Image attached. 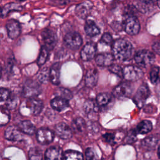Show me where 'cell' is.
<instances>
[{
	"label": "cell",
	"mask_w": 160,
	"mask_h": 160,
	"mask_svg": "<svg viewBox=\"0 0 160 160\" xmlns=\"http://www.w3.org/2000/svg\"><path fill=\"white\" fill-rule=\"evenodd\" d=\"M114 58L112 54L103 52L98 54L95 58L96 63L100 66H111L112 65Z\"/></svg>",
	"instance_id": "cell-18"
},
{
	"label": "cell",
	"mask_w": 160,
	"mask_h": 160,
	"mask_svg": "<svg viewBox=\"0 0 160 160\" xmlns=\"http://www.w3.org/2000/svg\"><path fill=\"white\" fill-rule=\"evenodd\" d=\"M149 88L146 84H143L141 86H140L138 89L137 90L134 97V101L138 107L141 108L144 105L146 100L149 97Z\"/></svg>",
	"instance_id": "cell-10"
},
{
	"label": "cell",
	"mask_w": 160,
	"mask_h": 160,
	"mask_svg": "<svg viewBox=\"0 0 160 160\" xmlns=\"http://www.w3.org/2000/svg\"><path fill=\"white\" fill-rule=\"evenodd\" d=\"M17 99L14 97L13 98H9L7 101L6 103V108L8 109H14L17 105Z\"/></svg>",
	"instance_id": "cell-39"
},
{
	"label": "cell",
	"mask_w": 160,
	"mask_h": 160,
	"mask_svg": "<svg viewBox=\"0 0 160 160\" xmlns=\"http://www.w3.org/2000/svg\"><path fill=\"white\" fill-rule=\"evenodd\" d=\"M134 60L139 66L146 68L154 62L155 56L150 51L142 49L138 51L135 54Z\"/></svg>",
	"instance_id": "cell-3"
},
{
	"label": "cell",
	"mask_w": 160,
	"mask_h": 160,
	"mask_svg": "<svg viewBox=\"0 0 160 160\" xmlns=\"http://www.w3.org/2000/svg\"><path fill=\"white\" fill-rule=\"evenodd\" d=\"M96 45L93 42H87L82 48L80 52V56L82 60L88 61L93 59L96 52Z\"/></svg>",
	"instance_id": "cell-12"
},
{
	"label": "cell",
	"mask_w": 160,
	"mask_h": 160,
	"mask_svg": "<svg viewBox=\"0 0 160 160\" xmlns=\"http://www.w3.org/2000/svg\"><path fill=\"white\" fill-rule=\"evenodd\" d=\"M38 78L42 83L46 82L48 79H49V70H48L47 68L42 69L38 75Z\"/></svg>",
	"instance_id": "cell-36"
},
{
	"label": "cell",
	"mask_w": 160,
	"mask_h": 160,
	"mask_svg": "<svg viewBox=\"0 0 160 160\" xmlns=\"http://www.w3.org/2000/svg\"><path fill=\"white\" fill-rule=\"evenodd\" d=\"M41 36L44 43V46L49 49H52L56 44L57 36L54 31L50 29H44L41 32Z\"/></svg>",
	"instance_id": "cell-9"
},
{
	"label": "cell",
	"mask_w": 160,
	"mask_h": 160,
	"mask_svg": "<svg viewBox=\"0 0 160 160\" xmlns=\"http://www.w3.org/2000/svg\"><path fill=\"white\" fill-rule=\"evenodd\" d=\"M4 137L9 141H19L22 140L23 134L18 126H10L5 130Z\"/></svg>",
	"instance_id": "cell-15"
},
{
	"label": "cell",
	"mask_w": 160,
	"mask_h": 160,
	"mask_svg": "<svg viewBox=\"0 0 160 160\" xmlns=\"http://www.w3.org/2000/svg\"><path fill=\"white\" fill-rule=\"evenodd\" d=\"M84 31L86 34L90 37H94L95 36H97L101 32L100 29L96 24L94 21L91 19H88L86 21Z\"/></svg>",
	"instance_id": "cell-21"
},
{
	"label": "cell",
	"mask_w": 160,
	"mask_h": 160,
	"mask_svg": "<svg viewBox=\"0 0 160 160\" xmlns=\"http://www.w3.org/2000/svg\"><path fill=\"white\" fill-rule=\"evenodd\" d=\"M122 75L127 81H137L143 76V72L139 67L129 65L122 69Z\"/></svg>",
	"instance_id": "cell-7"
},
{
	"label": "cell",
	"mask_w": 160,
	"mask_h": 160,
	"mask_svg": "<svg viewBox=\"0 0 160 160\" xmlns=\"http://www.w3.org/2000/svg\"><path fill=\"white\" fill-rule=\"evenodd\" d=\"M29 160H43L41 151L37 147H34L29 151Z\"/></svg>",
	"instance_id": "cell-33"
},
{
	"label": "cell",
	"mask_w": 160,
	"mask_h": 160,
	"mask_svg": "<svg viewBox=\"0 0 160 160\" xmlns=\"http://www.w3.org/2000/svg\"><path fill=\"white\" fill-rule=\"evenodd\" d=\"M136 134L134 133V132H131L130 134L128 136V142L131 143V142H134V141H136Z\"/></svg>",
	"instance_id": "cell-45"
},
{
	"label": "cell",
	"mask_w": 160,
	"mask_h": 160,
	"mask_svg": "<svg viewBox=\"0 0 160 160\" xmlns=\"http://www.w3.org/2000/svg\"><path fill=\"white\" fill-rule=\"evenodd\" d=\"M159 68L158 67H153L150 72V79L152 83L156 84L159 81Z\"/></svg>",
	"instance_id": "cell-37"
},
{
	"label": "cell",
	"mask_w": 160,
	"mask_h": 160,
	"mask_svg": "<svg viewBox=\"0 0 160 160\" xmlns=\"http://www.w3.org/2000/svg\"><path fill=\"white\" fill-rule=\"evenodd\" d=\"M132 92V88L130 83L124 82L116 86L113 91V95L119 99L126 98L129 97Z\"/></svg>",
	"instance_id": "cell-8"
},
{
	"label": "cell",
	"mask_w": 160,
	"mask_h": 160,
	"mask_svg": "<svg viewBox=\"0 0 160 160\" xmlns=\"http://www.w3.org/2000/svg\"><path fill=\"white\" fill-rule=\"evenodd\" d=\"M158 6H159V8H160V1H158Z\"/></svg>",
	"instance_id": "cell-47"
},
{
	"label": "cell",
	"mask_w": 160,
	"mask_h": 160,
	"mask_svg": "<svg viewBox=\"0 0 160 160\" xmlns=\"http://www.w3.org/2000/svg\"><path fill=\"white\" fill-rule=\"evenodd\" d=\"M152 124L150 121L143 120L136 127V131L139 134H146L152 130Z\"/></svg>",
	"instance_id": "cell-26"
},
{
	"label": "cell",
	"mask_w": 160,
	"mask_h": 160,
	"mask_svg": "<svg viewBox=\"0 0 160 160\" xmlns=\"http://www.w3.org/2000/svg\"><path fill=\"white\" fill-rule=\"evenodd\" d=\"M41 91L40 86L32 80H28L24 84L22 94L24 97L28 99L34 98Z\"/></svg>",
	"instance_id": "cell-5"
},
{
	"label": "cell",
	"mask_w": 160,
	"mask_h": 160,
	"mask_svg": "<svg viewBox=\"0 0 160 160\" xmlns=\"http://www.w3.org/2000/svg\"><path fill=\"white\" fill-rule=\"evenodd\" d=\"M54 137V132L46 128H39L36 132V139L41 144H48L51 143Z\"/></svg>",
	"instance_id": "cell-11"
},
{
	"label": "cell",
	"mask_w": 160,
	"mask_h": 160,
	"mask_svg": "<svg viewBox=\"0 0 160 160\" xmlns=\"http://www.w3.org/2000/svg\"><path fill=\"white\" fill-rule=\"evenodd\" d=\"M43 108L42 102L38 99H28L24 101L20 106V112L24 116L38 115Z\"/></svg>",
	"instance_id": "cell-2"
},
{
	"label": "cell",
	"mask_w": 160,
	"mask_h": 160,
	"mask_svg": "<svg viewBox=\"0 0 160 160\" xmlns=\"http://www.w3.org/2000/svg\"><path fill=\"white\" fill-rule=\"evenodd\" d=\"M56 96L61 97L66 100H69L72 98V94L71 92L66 88H59L56 91Z\"/></svg>",
	"instance_id": "cell-34"
},
{
	"label": "cell",
	"mask_w": 160,
	"mask_h": 160,
	"mask_svg": "<svg viewBox=\"0 0 160 160\" xmlns=\"http://www.w3.org/2000/svg\"><path fill=\"white\" fill-rule=\"evenodd\" d=\"M136 8L142 13H149L154 8V3L152 1H140L135 3Z\"/></svg>",
	"instance_id": "cell-24"
},
{
	"label": "cell",
	"mask_w": 160,
	"mask_h": 160,
	"mask_svg": "<svg viewBox=\"0 0 160 160\" xmlns=\"http://www.w3.org/2000/svg\"><path fill=\"white\" fill-rule=\"evenodd\" d=\"M111 100V95L108 92H101L97 95L96 102L99 106H104L108 104Z\"/></svg>",
	"instance_id": "cell-31"
},
{
	"label": "cell",
	"mask_w": 160,
	"mask_h": 160,
	"mask_svg": "<svg viewBox=\"0 0 160 160\" xmlns=\"http://www.w3.org/2000/svg\"><path fill=\"white\" fill-rule=\"evenodd\" d=\"M10 98V92L8 89L1 88L0 89V99L1 102L7 101Z\"/></svg>",
	"instance_id": "cell-40"
},
{
	"label": "cell",
	"mask_w": 160,
	"mask_h": 160,
	"mask_svg": "<svg viewBox=\"0 0 160 160\" xmlns=\"http://www.w3.org/2000/svg\"><path fill=\"white\" fill-rule=\"evenodd\" d=\"M6 28L9 38L12 39L17 38L20 34L21 26L19 22L15 19H9L6 22Z\"/></svg>",
	"instance_id": "cell-13"
},
{
	"label": "cell",
	"mask_w": 160,
	"mask_h": 160,
	"mask_svg": "<svg viewBox=\"0 0 160 160\" xmlns=\"http://www.w3.org/2000/svg\"><path fill=\"white\" fill-rule=\"evenodd\" d=\"M152 48L155 52L160 54V42H156L154 43L152 46Z\"/></svg>",
	"instance_id": "cell-44"
},
{
	"label": "cell",
	"mask_w": 160,
	"mask_h": 160,
	"mask_svg": "<svg viewBox=\"0 0 160 160\" xmlns=\"http://www.w3.org/2000/svg\"><path fill=\"white\" fill-rule=\"evenodd\" d=\"M18 127L22 132L29 135L33 134L36 131L34 125L29 120H24L21 121L18 124Z\"/></svg>",
	"instance_id": "cell-23"
},
{
	"label": "cell",
	"mask_w": 160,
	"mask_h": 160,
	"mask_svg": "<svg viewBox=\"0 0 160 160\" xmlns=\"http://www.w3.org/2000/svg\"><path fill=\"white\" fill-rule=\"evenodd\" d=\"M100 42H102L105 44L109 45L112 42V38L109 32H105L102 36V37L100 39Z\"/></svg>",
	"instance_id": "cell-41"
},
{
	"label": "cell",
	"mask_w": 160,
	"mask_h": 160,
	"mask_svg": "<svg viewBox=\"0 0 160 160\" xmlns=\"http://www.w3.org/2000/svg\"><path fill=\"white\" fill-rule=\"evenodd\" d=\"M50 103L51 107L58 111H61L69 106V102L68 100L58 96L54 98L51 101Z\"/></svg>",
	"instance_id": "cell-22"
},
{
	"label": "cell",
	"mask_w": 160,
	"mask_h": 160,
	"mask_svg": "<svg viewBox=\"0 0 160 160\" xmlns=\"http://www.w3.org/2000/svg\"><path fill=\"white\" fill-rule=\"evenodd\" d=\"M112 52L114 58L120 61L130 59L132 52L131 43L124 39H116L112 44Z\"/></svg>",
	"instance_id": "cell-1"
},
{
	"label": "cell",
	"mask_w": 160,
	"mask_h": 160,
	"mask_svg": "<svg viewBox=\"0 0 160 160\" xmlns=\"http://www.w3.org/2000/svg\"><path fill=\"white\" fill-rule=\"evenodd\" d=\"M63 160H84V158L81 152L69 149L64 152Z\"/></svg>",
	"instance_id": "cell-27"
},
{
	"label": "cell",
	"mask_w": 160,
	"mask_h": 160,
	"mask_svg": "<svg viewBox=\"0 0 160 160\" xmlns=\"http://www.w3.org/2000/svg\"><path fill=\"white\" fill-rule=\"evenodd\" d=\"M49 56V49L45 46H42L40 49L39 54L37 60V63L38 66H41L43 65L47 61Z\"/></svg>",
	"instance_id": "cell-30"
},
{
	"label": "cell",
	"mask_w": 160,
	"mask_h": 160,
	"mask_svg": "<svg viewBox=\"0 0 160 160\" xmlns=\"http://www.w3.org/2000/svg\"><path fill=\"white\" fill-rule=\"evenodd\" d=\"M98 105L96 101L91 99H88L84 103L83 109L85 112L87 114H91L92 112H96L98 110Z\"/></svg>",
	"instance_id": "cell-29"
},
{
	"label": "cell",
	"mask_w": 160,
	"mask_h": 160,
	"mask_svg": "<svg viewBox=\"0 0 160 160\" xmlns=\"http://www.w3.org/2000/svg\"><path fill=\"white\" fill-rule=\"evenodd\" d=\"M98 80V72L96 69H89L85 75V84L88 88L94 87Z\"/></svg>",
	"instance_id": "cell-20"
},
{
	"label": "cell",
	"mask_w": 160,
	"mask_h": 160,
	"mask_svg": "<svg viewBox=\"0 0 160 160\" xmlns=\"http://www.w3.org/2000/svg\"><path fill=\"white\" fill-rule=\"evenodd\" d=\"M159 139L156 135H151L146 138H144L141 144L144 148L148 149H152L154 148L156 144H158Z\"/></svg>",
	"instance_id": "cell-28"
},
{
	"label": "cell",
	"mask_w": 160,
	"mask_h": 160,
	"mask_svg": "<svg viewBox=\"0 0 160 160\" xmlns=\"http://www.w3.org/2000/svg\"><path fill=\"white\" fill-rule=\"evenodd\" d=\"M62 149L59 147L52 146L48 148L44 154V160H63Z\"/></svg>",
	"instance_id": "cell-17"
},
{
	"label": "cell",
	"mask_w": 160,
	"mask_h": 160,
	"mask_svg": "<svg viewBox=\"0 0 160 160\" xmlns=\"http://www.w3.org/2000/svg\"><path fill=\"white\" fill-rule=\"evenodd\" d=\"M109 71L111 72L116 74L119 77H123L122 69H121V68L120 66H119L118 65L112 64V66H111L109 67Z\"/></svg>",
	"instance_id": "cell-42"
},
{
	"label": "cell",
	"mask_w": 160,
	"mask_h": 160,
	"mask_svg": "<svg viewBox=\"0 0 160 160\" xmlns=\"http://www.w3.org/2000/svg\"><path fill=\"white\" fill-rule=\"evenodd\" d=\"M158 155L159 156V158H160V145L158 147Z\"/></svg>",
	"instance_id": "cell-46"
},
{
	"label": "cell",
	"mask_w": 160,
	"mask_h": 160,
	"mask_svg": "<svg viewBox=\"0 0 160 160\" xmlns=\"http://www.w3.org/2000/svg\"><path fill=\"white\" fill-rule=\"evenodd\" d=\"M22 8V6L19 3H16V2L8 3L5 4L3 6V8H2L1 9V17L3 18L6 16L9 12L12 11H21Z\"/></svg>",
	"instance_id": "cell-25"
},
{
	"label": "cell",
	"mask_w": 160,
	"mask_h": 160,
	"mask_svg": "<svg viewBox=\"0 0 160 160\" xmlns=\"http://www.w3.org/2000/svg\"><path fill=\"white\" fill-rule=\"evenodd\" d=\"M72 127L74 130L78 132H82L85 129L86 123L84 120L80 117L74 119L72 122Z\"/></svg>",
	"instance_id": "cell-32"
},
{
	"label": "cell",
	"mask_w": 160,
	"mask_h": 160,
	"mask_svg": "<svg viewBox=\"0 0 160 160\" xmlns=\"http://www.w3.org/2000/svg\"><path fill=\"white\" fill-rule=\"evenodd\" d=\"M61 67V63L58 62L53 64L49 69V81L54 85L60 83Z\"/></svg>",
	"instance_id": "cell-19"
},
{
	"label": "cell",
	"mask_w": 160,
	"mask_h": 160,
	"mask_svg": "<svg viewBox=\"0 0 160 160\" xmlns=\"http://www.w3.org/2000/svg\"><path fill=\"white\" fill-rule=\"evenodd\" d=\"M56 134L62 139H68L72 137V132L70 127L66 123L61 122L58 123L54 128Z\"/></svg>",
	"instance_id": "cell-14"
},
{
	"label": "cell",
	"mask_w": 160,
	"mask_h": 160,
	"mask_svg": "<svg viewBox=\"0 0 160 160\" xmlns=\"http://www.w3.org/2000/svg\"><path fill=\"white\" fill-rule=\"evenodd\" d=\"M92 3L91 1H85L78 4L75 8L76 14L81 19L86 18L90 13Z\"/></svg>",
	"instance_id": "cell-16"
},
{
	"label": "cell",
	"mask_w": 160,
	"mask_h": 160,
	"mask_svg": "<svg viewBox=\"0 0 160 160\" xmlns=\"http://www.w3.org/2000/svg\"><path fill=\"white\" fill-rule=\"evenodd\" d=\"M64 41L69 48L72 50H77L82 44V39L78 32L71 31L65 35Z\"/></svg>",
	"instance_id": "cell-6"
},
{
	"label": "cell",
	"mask_w": 160,
	"mask_h": 160,
	"mask_svg": "<svg viewBox=\"0 0 160 160\" xmlns=\"http://www.w3.org/2000/svg\"><path fill=\"white\" fill-rule=\"evenodd\" d=\"M104 139L105 141H106L108 143H112L114 142V136L113 134L111 133H106L105 134H103L102 136Z\"/></svg>",
	"instance_id": "cell-43"
},
{
	"label": "cell",
	"mask_w": 160,
	"mask_h": 160,
	"mask_svg": "<svg viewBox=\"0 0 160 160\" xmlns=\"http://www.w3.org/2000/svg\"><path fill=\"white\" fill-rule=\"evenodd\" d=\"M10 120V114L8 109L6 108L1 107V125L6 124Z\"/></svg>",
	"instance_id": "cell-35"
},
{
	"label": "cell",
	"mask_w": 160,
	"mask_h": 160,
	"mask_svg": "<svg viewBox=\"0 0 160 160\" xmlns=\"http://www.w3.org/2000/svg\"><path fill=\"white\" fill-rule=\"evenodd\" d=\"M86 160H98L95 150L92 148H88L85 151Z\"/></svg>",
	"instance_id": "cell-38"
},
{
	"label": "cell",
	"mask_w": 160,
	"mask_h": 160,
	"mask_svg": "<svg viewBox=\"0 0 160 160\" xmlns=\"http://www.w3.org/2000/svg\"><path fill=\"white\" fill-rule=\"evenodd\" d=\"M123 27L126 33L132 36L136 35L139 32L140 29V24L138 18L135 16L129 14L124 21Z\"/></svg>",
	"instance_id": "cell-4"
}]
</instances>
